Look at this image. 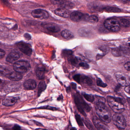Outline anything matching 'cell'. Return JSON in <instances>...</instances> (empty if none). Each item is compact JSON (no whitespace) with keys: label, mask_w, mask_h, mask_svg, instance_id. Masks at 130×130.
<instances>
[{"label":"cell","mask_w":130,"mask_h":130,"mask_svg":"<svg viewBox=\"0 0 130 130\" xmlns=\"http://www.w3.org/2000/svg\"><path fill=\"white\" fill-rule=\"evenodd\" d=\"M95 111L100 120L103 122L109 123L111 121V114L104 102L98 101L96 104Z\"/></svg>","instance_id":"6da1fadb"},{"label":"cell","mask_w":130,"mask_h":130,"mask_svg":"<svg viewBox=\"0 0 130 130\" xmlns=\"http://www.w3.org/2000/svg\"><path fill=\"white\" fill-rule=\"evenodd\" d=\"M107 100L108 105L116 113H121L124 111V102L122 99L109 96H108Z\"/></svg>","instance_id":"7a4b0ae2"},{"label":"cell","mask_w":130,"mask_h":130,"mask_svg":"<svg viewBox=\"0 0 130 130\" xmlns=\"http://www.w3.org/2000/svg\"><path fill=\"white\" fill-rule=\"evenodd\" d=\"M104 25L105 28L112 32H118L120 29V24L114 18L107 19L105 21Z\"/></svg>","instance_id":"3957f363"},{"label":"cell","mask_w":130,"mask_h":130,"mask_svg":"<svg viewBox=\"0 0 130 130\" xmlns=\"http://www.w3.org/2000/svg\"><path fill=\"white\" fill-rule=\"evenodd\" d=\"M14 70L19 73H24L27 72L31 68L29 62L26 61H20L14 64Z\"/></svg>","instance_id":"277c9868"},{"label":"cell","mask_w":130,"mask_h":130,"mask_svg":"<svg viewBox=\"0 0 130 130\" xmlns=\"http://www.w3.org/2000/svg\"><path fill=\"white\" fill-rule=\"evenodd\" d=\"M114 125L120 129H124L126 127V122L124 116L121 113H116L112 117Z\"/></svg>","instance_id":"5b68a950"},{"label":"cell","mask_w":130,"mask_h":130,"mask_svg":"<svg viewBox=\"0 0 130 130\" xmlns=\"http://www.w3.org/2000/svg\"><path fill=\"white\" fill-rule=\"evenodd\" d=\"M31 14L34 18L40 20H46L49 17L48 12L45 10L41 9L34 10L31 13Z\"/></svg>","instance_id":"8992f818"},{"label":"cell","mask_w":130,"mask_h":130,"mask_svg":"<svg viewBox=\"0 0 130 130\" xmlns=\"http://www.w3.org/2000/svg\"><path fill=\"white\" fill-rule=\"evenodd\" d=\"M21 52L28 56H30L32 54V49L30 44L20 42L17 44Z\"/></svg>","instance_id":"52a82bcc"},{"label":"cell","mask_w":130,"mask_h":130,"mask_svg":"<svg viewBox=\"0 0 130 130\" xmlns=\"http://www.w3.org/2000/svg\"><path fill=\"white\" fill-rule=\"evenodd\" d=\"M93 122L95 126L98 130H108V126L96 116L93 118Z\"/></svg>","instance_id":"ba28073f"},{"label":"cell","mask_w":130,"mask_h":130,"mask_svg":"<svg viewBox=\"0 0 130 130\" xmlns=\"http://www.w3.org/2000/svg\"><path fill=\"white\" fill-rule=\"evenodd\" d=\"M115 77L120 85L122 86L129 85V82L124 74L118 73L115 74Z\"/></svg>","instance_id":"9c48e42d"},{"label":"cell","mask_w":130,"mask_h":130,"mask_svg":"<svg viewBox=\"0 0 130 130\" xmlns=\"http://www.w3.org/2000/svg\"><path fill=\"white\" fill-rule=\"evenodd\" d=\"M42 26L44 28L52 32H58L60 30V27L57 25L54 24H42Z\"/></svg>","instance_id":"30bf717a"},{"label":"cell","mask_w":130,"mask_h":130,"mask_svg":"<svg viewBox=\"0 0 130 130\" xmlns=\"http://www.w3.org/2000/svg\"><path fill=\"white\" fill-rule=\"evenodd\" d=\"M20 58L19 53L15 51H12L8 55L6 61L9 63H12Z\"/></svg>","instance_id":"8fae6325"},{"label":"cell","mask_w":130,"mask_h":130,"mask_svg":"<svg viewBox=\"0 0 130 130\" xmlns=\"http://www.w3.org/2000/svg\"><path fill=\"white\" fill-rule=\"evenodd\" d=\"M55 13L56 15L64 18H67L70 16L69 11L65 8H58L55 10Z\"/></svg>","instance_id":"7c38bea8"},{"label":"cell","mask_w":130,"mask_h":130,"mask_svg":"<svg viewBox=\"0 0 130 130\" xmlns=\"http://www.w3.org/2000/svg\"><path fill=\"white\" fill-rule=\"evenodd\" d=\"M18 100V99L16 97H7L3 101V105L7 107L12 106L17 102Z\"/></svg>","instance_id":"4fadbf2b"},{"label":"cell","mask_w":130,"mask_h":130,"mask_svg":"<svg viewBox=\"0 0 130 130\" xmlns=\"http://www.w3.org/2000/svg\"><path fill=\"white\" fill-rule=\"evenodd\" d=\"M70 16L71 20L75 22H79L83 19V14L79 11H74Z\"/></svg>","instance_id":"5bb4252c"},{"label":"cell","mask_w":130,"mask_h":130,"mask_svg":"<svg viewBox=\"0 0 130 130\" xmlns=\"http://www.w3.org/2000/svg\"><path fill=\"white\" fill-rule=\"evenodd\" d=\"M24 86L27 90H33L36 87V83L35 80L30 79L24 82Z\"/></svg>","instance_id":"9a60e30c"},{"label":"cell","mask_w":130,"mask_h":130,"mask_svg":"<svg viewBox=\"0 0 130 130\" xmlns=\"http://www.w3.org/2000/svg\"><path fill=\"white\" fill-rule=\"evenodd\" d=\"M7 78L12 81H19L22 78V76L21 75V73L15 71L11 72Z\"/></svg>","instance_id":"2e32d148"},{"label":"cell","mask_w":130,"mask_h":130,"mask_svg":"<svg viewBox=\"0 0 130 130\" xmlns=\"http://www.w3.org/2000/svg\"><path fill=\"white\" fill-rule=\"evenodd\" d=\"M45 72V69L43 66L41 65L38 66L36 70V75L37 78L40 79L44 78Z\"/></svg>","instance_id":"e0dca14e"},{"label":"cell","mask_w":130,"mask_h":130,"mask_svg":"<svg viewBox=\"0 0 130 130\" xmlns=\"http://www.w3.org/2000/svg\"><path fill=\"white\" fill-rule=\"evenodd\" d=\"M77 95L78 98L79 104L81 105L83 110H84L86 112H89L91 110V108L89 107V105L84 101V100L82 99V98L78 94Z\"/></svg>","instance_id":"ac0fdd59"},{"label":"cell","mask_w":130,"mask_h":130,"mask_svg":"<svg viewBox=\"0 0 130 130\" xmlns=\"http://www.w3.org/2000/svg\"><path fill=\"white\" fill-rule=\"evenodd\" d=\"M83 83L87 85L91 86L92 84V81L91 79L88 76L84 75H80L79 83Z\"/></svg>","instance_id":"d6986e66"},{"label":"cell","mask_w":130,"mask_h":130,"mask_svg":"<svg viewBox=\"0 0 130 130\" xmlns=\"http://www.w3.org/2000/svg\"><path fill=\"white\" fill-rule=\"evenodd\" d=\"M11 71L7 67L4 66H0V76L7 78Z\"/></svg>","instance_id":"ffe728a7"},{"label":"cell","mask_w":130,"mask_h":130,"mask_svg":"<svg viewBox=\"0 0 130 130\" xmlns=\"http://www.w3.org/2000/svg\"><path fill=\"white\" fill-rule=\"evenodd\" d=\"M111 53L115 57H120L124 54L122 48H114L111 50Z\"/></svg>","instance_id":"44dd1931"},{"label":"cell","mask_w":130,"mask_h":130,"mask_svg":"<svg viewBox=\"0 0 130 130\" xmlns=\"http://www.w3.org/2000/svg\"><path fill=\"white\" fill-rule=\"evenodd\" d=\"M75 101L76 105V106H77V108H78V110L79 111V112H80L83 116H86V114L85 112L83 110L82 108L81 107V105L79 104L78 95H75Z\"/></svg>","instance_id":"7402d4cb"},{"label":"cell","mask_w":130,"mask_h":130,"mask_svg":"<svg viewBox=\"0 0 130 130\" xmlns=\"http://www.w3.org/2000/svg\"><path fill=\"white\" fill-rule=\"evenodd\" d=\"M61 35L63 38L66 39H70L73 37L72 33L68 30H65L62 31L61 33Z\"/></svg>","instance_id":"603a6c76"},{"label":"cell","mask_w":130,"mask_h":130,"mask_svg":"<svg viewBox=\"0 0 130 130\" xmlns=\"http://www.w3.org/2000/svg\"><path fill=\"white\" fill-rule=\"evenodd\" d=\"M61 6L63 8H65L66 10L72 9L75 7V5L72 2L68 1L65 2Z\"/></svg>","instance_id":"cb8c5ba5"},{"label":"cell","mask_w":130,"mask_h":130,"mask_svg":"<svg viewBox=\"0 0 130 130\" xmlns=\"http://www.w3.org/2000/svg\"><path fill=\"white\" fill-rule=\"evenodd\" d=\"M104 10L108 12L118 13L121 11V10L117 8L113 7H106L103 8Z\"/></svg>","instance_id":"d4e9b609"},{"label":"cell","mask_w":130,"mask_h":130,"mask_svg":"<svg viewBox=\"0 0 130 130\" xmlns=\"http://www.w3.org/2000/svg\"><path fill=\"white\" fill-rule=\"evenodd\" d=\"M79 34L82 37H87L89 35L91 32L89 30L86 28H81L78 31Z\"/></svg>","instance_id":"484cf974"},{"label":"cell","mask_w":130,"mask_h":130,"mask_svg":"<svg viewBox=\"0 0 130 130\" xmlns=\"http://www.w3.org/2000/svg\"><path fill=\"white\" fill-rule=\"evenodd\" d=\"M46 88V85L45 82L42 81L40 83L38 86V94L39 95L42 92L45 90Z\"/></svg>","instance_id":"4316f807"},{"label":"cell","mask_w":130,"mask_h":130,"mask_svg":"<svg viewBox=\"0 0 130 130\" xmlns=\"http://www.w3.org/2000/svg\"><path fill=\"white\" fill-rule=\"evenodd\" d=\"M98 21V19L97 17L94 15L89 16L88 18L87 21L92 24L96 23Z\"/></svg>","instance_id":"83f0119b"},{"label":"cell","mask_w":130,"mask_h":130,"mask_svg":"<svg viewBox=\"0 0 130 130\" xmlns=\"http://www.w3.org/2000/svg\"><path fill=\"white\" fill-rule=\"evenodd\" d=\"M83 96L89 102H92L94 101V98L92 95L88 94H84Z\"/></svg>","instance_id":"f1b7e54d"},{"label":"cell","mask_w":130,"mask_h":130,"mask_svg":"<svg viewBox=\"0 0 130 130\" xmlns=\"http://www.w3.org/2000/svg\"><path fill=\"white\" fill-rule=\"evenodd\" d=\"M121 24L125 27H129L130 26V22L128 20L126 19H122L120 20Z\"/></svg>","instance_id":"f546056e"},{"label":"cell","mask_w":130,"mask_h":130,"mask_svg":"<svg viewBox=\"0 0 130 130\" xmlns=\"http://www.w3.org/2000/svg\"><path fill=\"white\" fill-rule=\"evenodd\" d=\"M68 0H51V3L55 5H62L65 2Z\"/></svg>","instance_id":"4dcf8cb0"},{"label":"cell","mask_w":130,"mask_h":130,"mask_svg":"<svg viewBox=\"0 0 130 130\" xmlns=\"http://www.w3.org/2000/svg\"><path fill=\"white\" fill-rule=\"evenodd\" d=\"M75 117L76 121L78 125L81 126H84V124H83V122H82V120L80 115L78 114H76Z\"/></svg>","instance_id":"1f68e13d"},{"label":"cell","mask_w":130,"mask_h":130,"mask_svg":"<svg viewBox=\"0 0 130 130\" xmlns=\"http://www.w3.org/2000/svg\"><path fill=\"white\" fill-rule=\"evenodd\" d=\"M97 84L98 86L103 87V88H105V87H107V84L103 82L102 80L100 78L97 79Z\"/></svg>","instance_id":"d6a6232c"},{"label":"cell","mask_w":130,"mask_h":130,"mask_svg":"<svg viewBox=\"0 0 130 130\" xmlns=\"http://www.w3.org/2000/svg\"><path fill=\"white\" fill-rule=\"evenodd\" d=\"M70 62L72 64L74 65V66H76L78 64V58L76 57H71L70 58Z\"/></svg>","instance_id":"836d02e7"},{"label":"cell","mask_w":130,"mask_h":130,"mask_svg":"<svg viewBox=\"0 0 130 130\" xmlns=\"http://www.w3.org/2000/svg\"><path fill=\"white\" fill-rule=\"evenodd\" d=\"M79 66L84 69H88L89 68V65L84 62H81V63H79Z\"/></svg>","instance_id":"e575fe53"},{"label":"cell","mask_w":130,"mask_h":130,"mask_svg":"<svg viewBox=\"0 0 130 130\" xmlns=\"http://www.w3.org/2000/svg\"><path fill=\"white\" fill-rule=\"evenodd\" d=\"M84 123L85 126H86V127H87L89 129L92 130L93 129V127H92V125L91 123H90L88 121L85 120L84 121Z\"/></svg>","instance_id":"d590c367"},{"label":"cell","mask_w":130,"mask_h":130,"mask_svg":"<svg viewBox=\"0 0 130 130\" xmlns=\"http://www.w3.org/2000/svg\"><path fill=\"white\" fill-rule=\"evenodd\" d=\"M72 51L70 50H63V54L65 56H70L72 54Z\"/></svg>","instance_id":"8d00e7d4"},{"label":"cell","mask_w":130,"mask_h":130,"mask_svg":"<svg viewBox=\"0 0 130 130\" xmlns=\"http://www.w3.org/2000/svg\"><path fill=\"white\" fill-rule=\"evenodd\" d=\"M39 108L42 109H48V110H57V108L53 107H50V106H47L46 107H43Z\"/></svg>","instance_id":"74e56055"},{"label":"cell","mask_w":130,"mask_h":130,"mask_svg":"<svg viewBox=\"0 0 130 130\" xmlns=\"http://www.w3.org/2000/svg\"><path fill=\"white\" fill-rule=\"evenodd\" d=\"M130 61L127 62L126 63H125L124 65V67L125 69L127 71H130Z\"/></svg>","instance_id":"f35d334b"},{"label":"cell","mask_w":130,"mask_h":130,"mask_svg":"<svg viewBox=\"0 0 130 130\" xmlns=\"http://www.w3.org/2000/svg\"><path fill=\"white\" fill-rule=\"evenodd\" d=\"M12 130H21V128L19 125L15 124L12 127Z\"/></svg>","instance_id":"ab89813d"},{"label":"cell","mask_w":130,"mask_h":130,"mask_svg":"<svg viewBox=\"0 0 130 130\" xmlns=\"http://www.w3.org/2000/svg\"><path fill=\"white\" fill-rule=\"evenodd\" d=\"M5 53L4 51L0 49V59L2 58L4 56Z\"/></svg>","instance_id":"60d3db41"},{"label":"cell","mask_w":130,"mask_h":130,"mask_svg":"<svg viewBox=\"0 0 130 130\" xmlns=\"http://www.w3.org/2000/svg\"><path fill=\"white\" fill-rule=\"evenodd\" d=\"M130 86L129 85L127 86L126 87H125V89H124V90L125 91L127 92V93H128V94H130Z\"/></svg>","instance_id":"b9f144b4"},{"label":"cell","mask_w":130,"mask_h":130,"mask_svg":"<svg viewBox=\"0 0 130 130\" xmlns=\"http://www.w3.org/2000/svg\"><path fill=\"white\" fill-rule=\"evenodd\" d=\"M71 86H72L73 88L74 89H75L76 88V85L75 83H71Z\"/></svg>","instance_id":"7bdbcfd3"},{"label":"cell","mask_w":130,"mask_h":130,"mask_svg":"<svg viewBox=\"0 0 130 130\" xmlns=\"http://www.w3.org/2000/svg\"><path fill=\"white\" fill-rule=\"evenodd\" d=\"M70 130H77V129L75 128V127H72L71 129H70Z\"/></svg>","instance_id":"ee69618b"},{"label":"cell","mask_w":130,"mask_h":130,"mask_svg":"<svg viewBox=\"0 0 130 130\" xmlns=\"http://www.w3.org/2000/svg\"><path fill=\"white\" fill-rule=\"evenodd\" d=\"M63 99V97L62 98H61V96H60V97H59V98H58V100H59V101H60V100H61V99Z\"/></svg>","instance_id":"f6af8a7d"},{"label":"cell","mask_w":130,"mask_h":130,"mask_svg":"<svg viewBox=\"0 0 130 130\" xmlns=\"http://www.w3.org/2000/svg\"><path fill=\"white\" fill-rule=\"evenodd\" d=\"M36 130H47L46 129H36Z\"/></svg>","instance_id":"bcb514c9"},{"label":"cell","mask_w":130,"mask_h":130,"mask_svg":"<svg viewBox=\"0 0 130 130\" xmlns=\"http://www.w3.org/2000/svg\"><path fill=\"white\" fill-rule=\"evenodd\" d=\"M3 81H2L1 79H0V83H2L3 82Z\"/></svg>","instance_id":"7dc6e473"},{"label":"cell","mask_w":130,"mask_h":130,"mask_svg":"<svg viewBox=\"0 0 130 130\" xmlns=\"http://www.w3.org/2000/svg\"><path fill=\"white\" fill-rule=\"evenodd\" d=\"M127 1H130V0H127Z\"/></svg>","instance_id":"c3c4849f"}]
</instances>
